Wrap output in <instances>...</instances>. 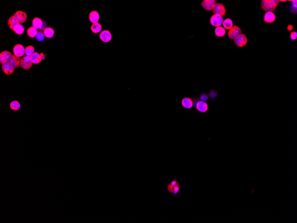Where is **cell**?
I'll return each mask as SVG.
<instances>
[{"label":"cell","instance_id":"obj_28","mask_svg":"<svg viewBox=\"0 0 297 223\" xmlns=\"http://www.w3.org/2000/svg\"><path fill=\"white\" fill-rule=\"evenodd\" d=\"M25 53L27 55L31 56L34 53V48L32 46H27L25 49Z\"/></svg>","mask_w":297,"mask_h":223},{"label":"cell","instance_id":"obj_9","mask_svg":"<svg viewBox=\"0 0 297 223\" xmlns=\"http://www.w3.org/2000/svg\"><path fill=\"white\" fill-rule=\"evenodd\" d=\"M14 15L20 24L26 22L27 19V13L20 10L17 11L14 14Z\"/></svg>","mask_w":297,"mask_h":223},{"label":"cell","instance_id":"obj_35","mask_svg":"<svg viewBox=\"0 0 297 223\" xmlns=\"http://www.w3.org/2000/svg\"><path fill=\"white\" fill-rule=\"evenodd\" d=\"M170 185L172 186L173 187L176 186V185H179V183L178 181L177 180H173L172 181H171L170 183H169Z\"/></svg>","mask_w":297,"mask_h":223},{"label":"cell","instance_id":"obj_31","mask_svg":"<svg viewBox=\"0 0 297 223\" xmlns=\"http://www.w3.org/2000/svg\"><path fill=\"white\" fill-rule=\"evenodd\" d=\"M209 98V97L208 95L206 93H202L200 95L199 97V99L200 100L205 102L207 101L208 100Z\"/></svg>","mask_w":297,"mask_h":223},{"label":"cell","instance_id":"obj_13","mask_svg":"<svg viewBox=\"0 0 297 223\" xmlns=\"http://www.w3.org/2000/svg\"><path fill=\"white\" fill-rule=\"evenodd\" d=\"M101 40L104 42H108L111 41L112 39V35L108 30H104L99 35Z\"/></svg>","mask_w":297,"mask_h":223},{"label":"cell","instance_id":"obj_23","mask_svg":"<svg viewBox=\"0 0 297 223\" xmlns=\"http://www.w3.org/2000/svg\"><path fill=\"white\" fill-rule=\"evenodd\" d=\"M38 33L37 29L33 27H31L28 29L27 30V33L28 36L31 38H34L36 37L37 34Z\"/></svg>","mask_w":297,"mask_h":223},{"label":"cell","instance_id":"obj_32","mask_svg":"<svg viewBox=\"0 0 297 223\" xmlns=\"http://www.w3.org/2000/svg\"><path fill=\"white\" fill-rule=\"evenodd\" d=\"M181 186L180 184L179 185H176L173 188V195H177L181 189Z\"/></svg>","mask_w":297,"mask_h":223},{"label":"cell","instance_id":"obj_19","mask_svg":"<svg viewBox=\"0 0 297 223\" xmlns=\"http://www.w3.org/2000/svg\"><path fill=\"white\" fill-rule=\"evenodd\" d=\"M30 59L31 60L33 63L34 64H38L41 63L42 60V58L40 54L37 52H34L31 56Z\"/></svg>","mask_w":297,"mask_h":223},{"label":"cell","instance_id":"obj_1","mask_svg":"<svg viewBox=\"0 0 297 223\" xmlns=\"http://www.w3.org/2000/svg\"><path fill=\"white\" fill-rule=\"evenodd\" d=\"M261 8L266 12H274L277 7L273 0H262L261 2Z\"/></svg>","mask_w":297,"mask_h":223},{"label":"cell","instance_id":"obj_36","mask_svg":"<svg viewBox=\"0 0 297 223\" xmlns=\"http://www.w3.org/2000/svg\"><path fill=\"white\" fill-rule=\"evenodd\" d=\"M292 1V5L294 8L295 9L297 8V1Z\"/></svg>","mask_w":297,"mask_h":223},{"label":"cell","instance_id":"obj_4","mask_svg":"<svg viewBox=\"0 0 297 223\" xmlns=\"http://www.w3.org/2000/svg\"><path fill=\"white\" fill-rule=\"evenodd\" d=\"M223 22V18L222 16L218 14L213 15L210 19V23L212 26L214 27H221Z\"/></svg>","mask_w":297,"mask_h":223},{"label":"cell","instance_id":"obj_37","mask_svg":"<svg viewBox=\"0 0 297 223\" xmlns=\"http://www.w3.org/2000/svg\"><path fill=\"white\" fill-rule=\"evenodd\" d=\"M287 28V29L289 31H291V30L293 29V27L292 25H289L288 26Z\"/></svg>","mask_w":297,"mask_h":223},{"label":"cell","instance_id":"obj_11","mask_svg":"<svg viewBox=\"0 0 297 223\" xmlns=\"http://www.w3.org/2000/svg\"><path fill=\"white\" fill-rule=\"evenodd\" d=\"M216 4L215 0H204L202 3L203 8L207 11L212 10Z\"/></svg>","mask_w":297,"mask_h":223},{"label":"cell","instance_id":"obj_30","mask_svg":"<svg viewBox=\"0 0 297 223\" xmlns=\"http://www.w3.org/2000/svg\"><path fill=\"white\" fill-rule=\"evenodd\" d=\"M45 36L42 32H38L36 36V39L38 42H42L45 39Z\"/></svg>","mask_w":297,"mask_h":223},{"label":"cell","instance_id":"obj_16","mask_svg":"<svg viewBox=\"0 0 297 223\" xmlns=\"http://www.w3.org/2000/svg\"><path fill=\"white\" fill-rule=\"evenodd\" d=\"M12 55L9 51L5 50L0 54V63L1 64L7 62L10 57Z\"/></svg>","mask_w":297,"mask_h":223},{"label":"cell","instance_id":"obj_2","mask_svg":"<svg viewBox=\"0 0 297 223\" xmlns=\"http://www.w3.org/2000/svg\"><path fill=\"white\" fill-rule=\"evenodd\" d=\"M242 33V30L237 25H235L228 31V37L231 40H234Z\"/></svg>","mask_w":297,"mask_h":223},{"label":"cell","instance_id":"obj_25","mask_svg":"<svg viewBox=\"0 0 297 223\" xmlns=\"http://www.w3.org/2000/svg\"><path fill=\"white\" fill-rule=\"evenodd\" d=\"M13 31L16 34H18V35H21L24 32V28L23 25L20 24H19L15 27Z\"/></svg>","mask_w":297,"mask_h":223},{"label":"cell","instance_id":"obj_34","mask_svg":"<svg viewBox=\"0 0 297 223\" xmlns=\"http://www.w3.org/2000/svg\"><path fill=\"white\" fill-rule=\"evenodd\" d=\"M192 100L193 103V108H195L197 102L199 101V99L197 97H194L192 98Z\"/></svg>","mask_w":297,"mask_h":223},{"label":"cell","instance_id":"obj_22","mask_svg":"<svg viewBox=\"0 0 297 223\" xmlns=\"http://www.w3.org/2000/svg\"><path fill=\"white\" fill-rule=\"evenodd\" d=\"M222 25H223V28L225 29L230 30L233 27V22L231 19L226 18L223 20Z\"/></svg>","mask_w":297,"mask_h":223},{"label":"cell","instance_id":"obj_15","mask_svg":"<svg viewBox=\"0 0 297 223\" xmlns=\"http://www.w3.org/2000/svg\"><path fill=\"white\" fill-rule=\"evenodd\" d=\"M276 16L274 13L272 12H266L264 15V20L267 23H271L275 22Z\"/></svg>","mask_w":297,"mask_h":223},{"label":"cell","instance_id":"obj_18","mask_svg":"<svg viewBox=\"0 0 297 223\" xmlns=\"http://www.w3.org/2000/svg\"><path fill=\"white\" fill-rule=\"evenodd\" d=\"M32 27H34L37 29H40L42 28L43 26V22L42 20L39 18H35L33 20Z\"/></svg>","mask_w":297,"mask_h":223},{"label":"cell","instance_id":"obj_14","mask_svg":"<svg viewBox=\"0 0 297 223\" xmlns=\"http://www.w3.org/2000/svg\"><path fill=\"white\" fill-rule=\"evenodd\" d=\"M181 105L186 109H190L193 106V101L191 98L189 97H185L181 102Z\"/></svg>","mask_w":297,"mask_h":223},{"label":"cell","instance_id":"obj_20","mask_svg":"<svg viewBox=\"0 0 297 223\" xmlns=\"http://www.w3.org/2000/svg\"><path fill=\"white\" fill-rule=\"evenodd\" d=\"M19 24H20L18 22V20L15 18L14 15H13L10 18H9V20H8V27L10 28V29H11V30H14L15 27H16V25H18Z\"/></svg>","mask_w":297,"mask_h":223},{"label":"cell","instance_id":"obj_3","mask_svg":"<svg viewBox=\"0 0 297 223\" xmlns=\"http://www.w3.org/2000/svg\"><path fill=\"white\" fill-rule=\"evenodd\" d=\"M30 56L25 55L20 59V66L24 70H29L33 65Z\"/></svg>","mask_w":297,"mask_h":223},{"label":"cell","instance_id":"obj_26","mask_svg":"<svg viewBox=\"0 0 297 223\" xmlns=\"http://www.w3.org/2000/svg\"><path fill=\"white\" fill-rule=\"evenodd\" d=\"M102 29L101 25L99 23L93 24L91 27V30L94 33H98L101 31Z\"/></svg>","mask_w":297,"mask_h":223},{"label":"cell","instance_id":"obj_5","mask_svg":"<svg viewBox=\"0 0 297 223\" xmlns=\"http://www.w3.org/2000/svg\"><path fill=\"white\" fill-rule=\"evenodd\" d=\"M214 14H218L221 16H225L226 14V9L223 4L222 3H216L212 10Z\"/></svg>","mask_w":297,"mask_h":223},{"label":"cell","instance_id":"obj_7","mask_svg":"<svg viewBox=\"0 0 297 223\" xmlns=\"http://www.w3.org/2000/svg\"><path fill=\"white\" fill-rule=\"evenodd\" d=\"M20 58L14 55H11L7 60V62L14 69L18 68L20 66Z\"/></svg>","mask_w":297,"mask_h":223},{"label":"cell","instance_id":"obj_29","mask_svg":"<svg viewBox=\"0 0 297 223\" xmlns=\"http://www.w3.org/2000/svg\"><path fill=\"white\" fill-rule=\"evenodd\" d=\"M218 95V93L216 90H211L209 92L208 96L211 99L215 98Z\"/></svg>","mask_w":297,"mask_h":223},{"label":"cell","instance_id":"obj_12","mask_svg":"<svg viewBox=\"0 0 297 223\" xmlns=\"http://www.w3.org/2000/svg\"><path fill=\"white\" fill-rule=\"evenodd\" d=\"M1 68L4 74L7 75H11L14 71L15 69L7 62L1 64Z\"/></svg>","mask_w":297,"mask_h":223},{"label":"cell","instance_id":"obj_24","mask_svg":"<svg viewBox=\"0 0 297 223\" xmlns=\"http://www.w3.org/2000/svg\"><path fill=\"white\" fill-rule=\"evenodd\" d=\"M215 34L218 37H223L226 34V30L223 27H217L215 29Z\"/></svg>","mask_w":297,"mask_h":223},{"label":"cell","instance_id":"obj_8","mask_svg":"<svg viewBox=\"0 0 297 223\" xmlns=\"http://www.w3.org/2000/svg\"><path fill=\"white\" fill-rule=\"evenodd\" d=\"M13 52L14 55L20 58L23 56L25 54V49L21 44H17L13 48Z\"/></svg>","mask_w":297,"mask_h":223},{"label":"cell","instance_id":"obj_33","mask_svg":"<svg viewBox=\"0 0 297 223\" xmlns=\"http://www.w3.org/2000/svg\"><path fill=\"white\" fill-rule=\"evenodd\" d=\"M290 38L292 40H295L297 39V33L296 31L292 32L290 33Z\"/></svg>","mask_w":297,"mask_h":223},{"label":"cell","instance_id":"obj_21","mask_svg":"<svg viewBox=\"0 0 297 223\" xmlns=\"http://www.w3.org/2000/svg\"><path fill=\"white\" fill-rule=\"evenodd\" d=\"M43 33L46 38H51L53 37V36L54 34V31L52 28L48 27L44 29Z\"/></svg>","mask_w":297,"mask_h":223},{"label":"cell","instance_id":"obj_27","mask_svg":"<svg viewBox=\"0 0 297 223\" xmlns=\"http://www.w3.org/2000/svg\"><path fill=\"white\" fill-rule=\"evenodd\" d=\"M10 107L12 110L18 111L20 108V103L18 101H13L10 103Z\"/></svg>","mask_w":297,"mask_h":223},{"label":"cell","instance_id":"obj_17","mask_svg":"<svg viewBox=\"0 0 297 223\" xmlns=\"http://www.w3.org/2000/svg\"><path fill=\"white\" fill-rule=\"evenodd\" d=\"M100 16L99 14L97 11H92L90 13L89 15V19L90 21L93 24L98 23L99 20Z\"/></svg>","mask_w":297,"mask_h":223},{"label":"cell","instance_id":"obj_6","mask_svg":"<svg viewBox=\"0 0 297 223\" xmlns=\"http://www.w3.org/2000/svg\"><path fill=\"white\" fill-rule=\"evenodd\" d=\"M248 41L246 36L243 33H242L236 39L234 40V42L238 47L242 48L247 45Z\"/></svg>","mask_w":297,"mask_h":223},{"label":"cell","instance_id":"obj_10","mask_svg":"<svg viewBox=\"0 0 297 223\" xmlns=\"http://www.w3.org/2000/svg\"><path fill=\"white\" fill-rule=\"evenodd\" d=\"M195 108L200 113H206L208 110V105L206 102L199 101L197 102Z\"/></svg>","mask_w":297,"mask_h":223}]
</instances>
